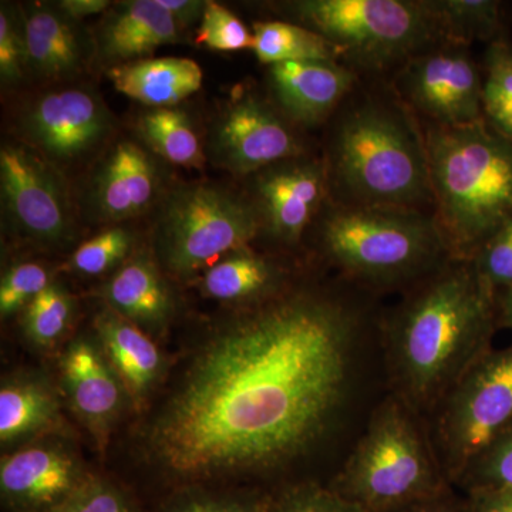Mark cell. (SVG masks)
I'll return each instance as SVG.
<instances>
[{
    "instance_id": "6da1fadb",
    "label": "cell",
    "mask_w": 512,
    "mask_h": 512,
    "mask_svg": "<svg viewBox=\"0 0 512 512\" xmlns=\"http://www.w3.org/2000/svg\"><path fill=\"white\" fill-rule=\"evenodd\" d=\"M384 306L308 264L274 298L222 309L171 357L109 454L121 451L157 500L192 487L328 484L389 393Z\"/></svg>"
},
{
    "instance_id": "7a4b0ae2",
    "label": "cell",
    "mask_w": 512,
    "mask_h": 512,
    "mask_svg": "<svg viewBox=\"0 0 512 512\" xmlns=\"http://www.w3.org/2000/svg\"><path fill=\"white\" fill-rule=\"evenodd\" d=\"M497 292L473 259L451 258L380 320L389 393L429 420L461 377L493 349Z\"/></svg>"
},
{
    "instance_id": "3957f363",
    "label": "cell",
    "mask_w": 512,
    "mask_h": 512,
    "mask_svg": "<svg viewBox=\"0 0 512 512\" xmlns=\"http://www.w3.org/2000/svg\"><path fill=\"white\" fill-rule=\"evenodd\" d=\"M326 127L330 201L434 212L423 124L389 79L360 77Z\"/></svg>"
},
{
    "instance_id": "277c9868",
    "label": "cell",
    "mask_w": 512,
    "mask_h": 512,
    "mask_svg": "<svg viewBox=\"0 0 512 512\" xmlns=\"http://www.w3.org/2000/svg\"><path fill=\"white\" fill-rule=\"evenodd\" d=\"M303 258L384 299L409 291L453 255L434 212L328 200L306 235Z\"/></svg>"
},
{
    "instance_id": "5b68a950",
    "label": "cell",
    "mask_w": 512,
    "mask_h": 512,
    "mask_svg": "<svg viewBox=\"0 0 512 512\" xmlns=\"http://www.w3.org/2000/svg\"><path fill=\"white\" fill-rule=\"evenodd\" d=\"M434 215L453 258L473 259L512 222V140L487 121L424 123Z\"/></svg>"
},
{
    "instance_id": "8992f818",
    "label": "cell",
    "mask_w": 512,
    "mask_h": 512,
    "mask_svg": "<svg viewBox=\"0 0 512 512\" xmlns=\"http://www.w3.org/2000/svg\"><path fill=\"white\" fill-rule=\"evenodd\" d=\"M328 485L367 512H392L456 490L441 467L426 419L392 393L377 404Z\"/></svg>"
},
{
    "instance_id": "52a82bcc",
    "label": "cell",
    "mask_w": 512,
    "mask_h": 512,
    "mask_svg": "<svg viewBox=\"0 0 512 512\" xmlns=\"http://www.w3.org/2000/svg\"><path fill=\"white\" fill-rule=\"evenodd\" d=\"M272 9L325 37L340 63L365 79H390L412 57L444 42L421 0H293Z\"/></svg>"
},
{
    "instance_id": "ba28073f",
    "label": "cell",
    "mask_w": 512,
    "mask_h": 512,
    "mask_svg": "<svg viewBox=\"0 0 512 512\" xmlns=\"http://www.w3.org/2000/svg\"><path fill=\"white\" fill-rule=\"evenodd\" d=\"M259 235L258 212L244 191L191 181L168 188L158 202L150 251L171 282L188 284Z\"/></svg>"
},
{
    "instance_id": "9c48e42d",
    "label": "cell",
    "mask_w": 512,
    "mask_h": 512,
    "mask_svg": "<svg viewBox=\"0 0 512 512\" xmlns=\"http://www.w3.org/2000/svg\"><path fill=\"white\" fill-rule=\"evenodd\" d=\"M511 421L512 343L477 360L427 420L437 457L453 487Z\"/></svg>"
},
{
    "instance_id": "30bf717a",
    "label": "cell",
    "mask_w": 512,
    "mask_h": 512,
    "mask_svg": "<svg viewBox=\"0 0 512 512\" xmlns=\"http://www.w3.org/2000/svg\"><path fill=\"white\" fill-rule=\"evenodd\" d=\"M19 143L64 175L101 156L116 121L92 87L66 84L33 96L15 120Z\"/></svg>"
},
{
    "instance_id": "8fae6325",
    "label": "cell",
    "mask_w": 512,
    "mask_h": 512,
    "mask_svg": "<svg viewBox=\"0 0 512 512\" xmlns=\"http://www.w3.org/2000/svg\"><path fill=\"white\" fill-rule=\"evenodd\" d=\"M3 212L13 235L40 251H63L79 239L66 175L22 143L0 150Z\"/></svg>"
},
{
    "instance_id": "7c38bea8",
    "label": "cell",
    "mask_w": 512,
    "mask_h": 512,
    "mask_svg": "<svg viewBox=\"0 0 512 512\" xmlns=\"http://www.w3.org/2000/svg\"><path fill=\"white\" fill-rule=\"evenodd\" d=\"M204 138L208 161L244 180L281 161L312 153L301 128L268 96L251 89H239L225 101Z\"/></svg>"
},
{
    "instance_id": "4fadbf2b",
    "label": "cell",
    "mask_w": 512,
    "mask_h": 512,
    "mask_svg": "<svg viewBox=\"0 0 512 512\" xmlns=\"http://www.w3.org/2000/svg\"><path fill=\"white\" fill-rule=\"evenodd\" d=\"M244 192L258 212L266 251L305 261L306 235L329 200L322 156L311 153L266 167L245 178Z\"/></svg>"
},
{
    "instance_id": "5bb4252c",
    "label": "cell",
    "mask_w": 512,
    "mask_h": 512,
    "mask_svg": "<svg viewBox=\"0 0 512 512\" xmlns=\"http://www.w3.org/2000/svg\"><path fill=\"white\" fill-rule=\"evenodd\" d=\"M389 80L424 123L464 127L484 120L483 70L467 46L437 43L404 63Z\"/></svg>"
},
{
    "instance_id": "9a60e30c",
    "label": "cell",
    "mask_w": 512,
    "mask_h": 512,
    "mask_svg": "<svg viewBox=\"0 0 512 512\" xmlns=\"http://www.w3.org/2000/svg\"><path fill=\"white\" fill-rule=\"evenodd\" d=\"M55 379L67 410L103 460L131 417V403L92 329L77 333L57 357Z\"/></svg>"
},
{
    "instance_id": "2e32d148",
    "label": "cell",
    "mask_w": 512,
    "mask_h": 512,
    "mask_svg": "<svg viewBox=\"0 0 512 512\" xmlns=\"http://www.w3.org/2000/svg\"><path fill=\"white\" fill-rule=\"evenodd\" d=\"M97 473L77 436H50L2 453L0 503L5 512H56Z\"/></svg>"
},
{
    "instance_id": "e0dca14e",
    "label": "cell",
    "mask_w": 512,
    "mask_h": 512,
    "mask_svg": "<svg viewBox=\"0 0 512 512\" xmlns=\"http://www.w3.org/2000/svg\"><path fill=\"white\" fill-rule=\"evenodd\" d=\"M168 191V164L136 137H117L97 158L82 202L94 221L120 225L156 208Z\"/></svg>"
},
{
    "instance_id": "ac0fdd59",
    "label": "cell",
    "mask_w": 512,
    "mask_h": 512,
    "mask_svg": "<svg viewBox=\"0 0 512 512\" xmlns=\"http://www.w3.org/2000/svg\"><path fill=\"white\" fill-rule=\"evenodd\" d=\"M359 80L335 60L278 63L266 69L269 99L302 131L326 126Z\"/></svg>"
},
{
    "instance_id": "d6986e66",
    "label": "cell",
    "mask_w": 512,
    "mask_h": 512,
    "mask_svg": "<svg viewBox=\"0 0 512 512\" xmlns=\"http://www.w3.org/2000/svg\"><path fill=\"white\" fill-rule=\"evenodd\" d=\"M64 409L55 376L40 370H15L0 384V447L9 453L50 436H77Z\"/></svg>"
},
{
    "instance_id": "ffe728a7",
    "label": "cell",
    "mask_w": 512,
    "mask_h": 512,
    "mask_svg": "<svg viewBox=\"0 0 512 512\" xmlns=\"http://www.w3.org/2000/svg\"><path fill=\"white\" fill-rule=\"evenodd\" d=\"M111 369L119 376L131 403V417L146 410L163 384L171 357L158 340L101 305L90 326Z\"/></svg>"
},
{
    "instance_id": "44dd1931",
    "label": "cell",
    "mask_w": 512,
    "mask_h": 512,
    "mask_svg": "<svg viewBox=\"0 0 512 512\" xmlns=\"http://www.w3.org/2000/svg\"><path fill=\"white\" fill-rule=\"evenodd\" d=\"M306 266V261L249 245L222 256L194 282L205 298L234 308L274 298L289 288Z\"/></svg>"
},
{
    "instance_id": "7402d4cb",
    "label": "cell",
    "mask_w": 512,
    "mask_h": 512,
    "mask_svg": "<svg viewBox=\"0 0 512 512\" xmlns=\"http://www.w3.org/2000/svg\"><path fill=\"white\" fill-rule=\"evenodd\" d=\"M99 296L104 306L156 340L177 318V296L150 248H137L100 286Z\"/></svg>"
},
{
    "instance_id": "603a6c76",
    "label": "cell",
    "mask_w": 512,
    "mask_h": 512,
    "mask_svg": "<svg viewBox=\"0 0 512 512\" xmlns=\"http://www.w3.org/2000/svg\"><path fill=\"white\" fill-rule=\"evenodd\" d=\"M28 43L29 74L47 83L70 84L86 73L96 43L82 23L64 15L55 3L20 8Z\"/></svg>"
},
{
    "instance_id": "cb8c5ba5",
    "label": "cell",
    "mask_w": 512,
    "mask_h": 512,
    "mask_svg": "<svg viewBox=\"0 0 512 512\" xmlns=\"http://www.w3.org/2000/svg\"><path fill=\"white\" fill-rule=\"evenodd\" d=\"M183 40V30L157 0L116 3L94 36L96 55L110 67L147 59L157 47Z\"/></svg>"
},
{
    "instance_id": "d4e9b609",
    "label": "cell",
    "mask_w": 512,
    "mask_h": 512,
    "mask_svg": "<svg viewBox=\"0 0 512 512\" xmlns=\"http://www.w3.org/2000/svg\"><path fill=\"white\" fill-rule=\"evenodd\" d=\"M107 77L117 92L147 109L180 106L201 89L202 69L187 57H147L109 67Z\"/></svg>"
},
{
    "instance_id": "484cf974",
    "label": "cell",
    "mask_w": 512,
    "mask_h": 512,
    "mask_svg": "<svg viewBox=\"0 0 512 512\" xmlns=\"http://www.w3.org/2000/svg\"><path fill=\"white\" fill-rule=\"evenodd\" d=\"M136 136L168 165L201 170L207 164L205 138L188 111L175 107L146 109L134 124Z\"/></svg>"
},
{
    "instance_id": "4316f807",
    "label": "cell",
    "mask_w": 512,
    "mask_h": 512,
    "mask_svg": "<svg viewBox=\"0 0 512 512\" xmlns=\"http://www.w3.org/2000/svg\"><path fill=\"white\" fill-rule=\"evenodd\" d=\"M444 42L470 47L504 36L503 3L497 0H421Z\"/></svg>"
},
{
    "instance_id": "83f0119b",
    "label": "cell",
    "mask_w": 512,
    "mask_h": 512,
    "mask_svg": "<svg viewBox=\"0 0 512 512\" xmlns=\"http://www.w3.org/2000/svg\"><path fill=\"white\" fill-rule=\"evenodd\" d=\"M252 52L266 67L272 64L303 62V60H335L339 52L319 33L289 22V20H261L252 26Z\"/></svg>"
},
{
    "instance_id": "f1b7e54d",
    "label": "cell",
    "mask_w": 512,
    "mask_h": 512,
    "mask_svg": "<svg viewBox=\"0 0 512 512\" xmlns=\"http://www.w3.org/2000/svg\"><path fill=\"white\" fill-rule=\"evenodd\" d=\"M73 318V296L59 282H53L20 313L23 338L39 352H53L62 345Z\"/></svg>"
},
{
    "instance_id": "f546056e",
    "label": "cell",
    "mask_w": 512,
    "mask_h": 512,
    "mask_svg": "<svg viewBox=\"0 0 512 512\" xmlns=\"http://www.w3.org/2000/svg\"><path fill=\"white\" fill-rule=\"evenodd\" d=\"M483 116L494 130L512 140V43L507 37L485 49Z\"/></svg>"
},
{
    "instance_id": "4dcf8cb0",
    "label": "cell",
    "mask_w": 512,
    "mask_h": 512,
    "mask_svg": "<svg viewBox=\"0 0 512 512\" xmlns=\"http://www.w3.org/2000/svg\"><path fill=\"white\" fill-rule=\"evenodd\" d=\"M268 491L192 487L161 497L150 512H266Z\"/></svg>"
},
{
    "instance_id": "1f68e13d",
    "label": "cell",
    "mask_w": 512,
    "mask_h": 512,
    "mask_svg": "<svg viewBox=\"0 0 512 512\" xmlns=\"http://www.w3.org/2000/svg\"><path fill=\"white\" fill-rule=\"evenodd\" d=\"M136 242L133 229L110 225L77 245L70 255L69 269L89 278L111 275L134 254L138 248Z\"/></svg>"
},
{
    "instance_id": "d6a6232c",
    "label": "cell",
    "mask_w": 512,
    "mask_h": 512,
    "mask_svg": "<svg viewBox=\"0 0 512 512\" xmlns=\"http://www.w3.org/2000/svg\"><path fill=\"white\" fill-rule=\"evenodd\" d=\"M454 488L460 494L512 490V421L468 464Z\"/></svg>"
},
{
    "instance_id": "836d02e7",
    "label": "cell",
    "mask_w": 512,
    "mask_h": 512,
    "mask_svg": "<svg viewBox=\"0 0 512 512\" xmlns=\"http://www.w3.org/2000/svg\"><path fill=\"white\" fill-rule=\"evenodd\" d=\"M56 512H150L130 485L109 473L96 474Z\"/></svg>"
},
{
    "instance_id": "e575fe53",
    "label": "cell",
    "mask_w": 512,
    "mask_h": 512,
    "mask_svg": "<svg viewBox=\"0 0 512 512\" xmlns=\"http://www.w3.org/2000/svg\"><path fill=\"white\" fill-rule=\"evenodd\" d=\"M266 512H367L320 481H299L268 491Z\"/></svg>"
},
{
    "instance_id": "d590c367",
    "label": "cell",
    "mask_w": 512,
    "mask_h": 512,
    "mask_svg": "<svg viewBox=\"0 0 512 512\" xmlns=\"http://www.w3.org/2000/svg\"><path fill=\"white\" fill-rule=\"evenodd\" d=\"M52 274L39 262H16L6 269L0 282V316L8 320L20 315L29 303L53 284Z\"/></svg>"
},
{
    "instance_id": "8d00e7d4",
    "label": "cell",
    "mask_w": 512,
    "mask_h": 512,
    "mask_svg": "<svg viewBox=\"0 0 512 512\" xmlns=\"http://www.w3.org/2000/svg\"><path fill=\"white\" fill-rule=\"evenodd\" d=\"M195 42L215 52L252 50L254 33L235 13L208 0Z\"/></svg>"
},
{
    "instance_id": "74e56055",
    "label": "cell",
    "mask_w": 512,
    "mask_h": 512,
    "mask_svg": "<svg viewBox=\"0 0 512 512\" xmlns=\"http://www.w3.org/2000/svg\"><path fill=\"white\" fill-rule=\"evenodd\" d=\"M29 74L28 43L22 10L2 3L0 8V82L15 87Z\"/></svg>"
},
{
    "instance_id": "f35d334b",
    "label": "cell",
    "mask_w": 512,
    "mask_h": 512,
    "mask_svg": "<svg viewBox=\"0 0 512 512\" xmlns=\"http://www.w3.org/2000/svg\"><path fill=\"white\" fill-rule=\"evenodd\" d=\"M473 261L495 292L512 288V222L488 239Z\"/></svg>"
},
{
    "instance_id": "ab89813d",
    "label": "cell",
    "mask_w": 512,
    "mask_h": 512,
    "mask_svg": "<svg viewBox=\"0 0 512 512\" xmlns=\"http://www.w3.org/2000/svg\"><path fill=\"white\" fill-rule=\"evenodd\" d=\"M464 512H512V490H484L461 494Z\"/></svg>"
},
{
    "instance_id": "60d3db41",
    "label": "cell",
    "mask_w": 512,
    "mask_h": 512,
    "mask_svg": "<svg viewBox=\"0 0 512 512\" xmlns=\"http://www.w3.org/2000/svg\"><path fill=\"white\" fill-rule=\"evenodd\" d=\"M161 8L170 13L174 22L181 30L190 29L191 26L201 23L204 18L207 2L202 0H157Z\"/></svg>"
},
{
    "instance_id": "b9f144b4",
    "label": "cell",
    "mask_w": 512,
    "mask_h": 512,
    "mask_svg": "<svg viewBox=\"0 0 512 512\" xmlns=\"http://www.w3.org/2000/svg\"><path fill=\"white\" fill-rule=\"evenodd\" d=\"M55 5L62 10L64 15L77 20V22H82L83 19L90 18V16L107 12L113 3L109 0H60Z\"/></svg>"
},
{
    "instance_id": "7bdbcfd3",
    "label": "cell",
    "mask_w": 512,
    "mask_h": 512,
    "mask_svg": "<svg viewBox=\"0 0 512 512\" xmlns=\"http://www.w3.org/2000/svg\"><path fill=\"white\" fill-rule=\"evenodd\" d=\"M392 512H464L463 503H461V494L457 490L433 498V500L421 501L400 510Z\"/></svg>"
},
{
    "instance_id": "ee69618b",
    "label": "cell",
    "mask_w": 512,
    "mask_h": 512,
    "mask_svg": "<svg viewBox=\"0 0 512 512\" xmlns=\"http://www.w3.org/2000/svg\"><path fill=\"white\" fill-rule=\"evenodd\" d=\"M498 328L512 332V288L497 293Z\"/></svg>"
}]
</instances>
